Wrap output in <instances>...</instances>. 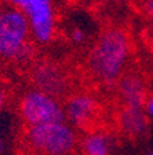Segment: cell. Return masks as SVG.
I'll list each match as a JSON object with an SVG mask.
<instances>
[{"label":"cell","instance_id":"cell-1","mask_svg":"<svg viewBox=\"0 0 153 155\" xmlns=\"http://www.w3.org/2000/svg\"><path fill=\"white\" fill-rule=\"evenodd\" d=\"M132 54L130 35L120 26H109L99 33L90 48L87 69L98 83L113 86L127 72Z\"/></svg>","mask_w":153,"mask_h":155},{"label":"cell","instance_id":"cell-2","mask_svg":"<svg viewBox=\"0 0 153 155\" xmlns=\"http://www.w3.org/2000/svg\"><path fill=\"white\" fill-rule=\"evenodd\" d=\"M35 45L28 19L21 10L0 3V58L24 64L32 60Z\"/></svg>","mask_w":153,"mask_h":155},{"label":"cell","instance_id":"cell-3","mask_svg":"<svg viewBox=\"0 0 153 155\" xmlns=\"http://www.w3.org/2000/svg\"><path fill=\"white\" fill-rule=\"evenodd\" d=\"M30 148L43 155H66L76 145V134L65 122L28 126L25 133Z\"/></svg>","mask_w":153,"mask_h":155},{"label":"cell","instance_id":"cell-4","mask_svg":"<svg viewBox=\"0 0 153 155\" xmlns=\"http://www.w3.org/2000/svg\"><path fill=\"white\" fill-rule=\"evenodd\" d=\"M19 114L28 126L62 123L66 119L64 104L40 90L26 91L19 100Z\"/></svg>","mask_w":153,"mask_h":155},{"label":"cell","instance_id":"cell-5","mask_svg":"<svg viewBox=\"0 0 153 155\" xmlns=\"http://www.w3.org/2000/svg\"><path fill=\"white\" fill-rule=\"evenodd\" d=\"M28 19L30 35L37 45H48L55 35V8L53 0H30L22 10Z\"/></svg>","mask_w":153,"mask_h":155},{"label":"cell","instance_id":"cell-6","mask_svg":"<svg viewBox=\"0 0 153 155\" xmlns=\"http://www.w3.org/2000/svg\"><path fill=\"white\" fill-rule=\"evenodd\" d=\"M33 89L47 93L59 100L68 94L69 90V78L66 72L54 62H39L32 68Z\"/></svg>","mask_w":153,"mask_h":155},{"label":"cell","instance_id":"cell-7","mask_svg":"<svg viewBox=\"0 0 153 155\" xmlns=\"http://www.w3.org/2000/svg\"><path fill=\"white\" fill-rule=\"evenodd\" d=\"M66 119L81 129H87L99 114V104L94 96L88 93H75L68 97L64 105Z\"/></svg>","mask_w":153,"mask_h":155},{"label":"cell","instance_id":"cell-8","mask_svg":"<svg viewBox=\"0 0 153 155\" xmlns=\"http://www.w3.org/2000/svg\"><path fill=\"white\" fill-rule=\"evenodd\" d=\"M119 98L123 103V107L132 108H144L149 93L144 78L135 72L127 71L116 83Z\"/></svg>","mask_w":153,"mask_h":155},{"label":"cell","instance_id":"cell-9","mask_svg":"<svg viewBox=\"0 0 153 155\" xmlns=\"http://www.w3.org/2000/svg\"><path fill=\"white\" fill-rule=\"evenodd\" d=\"M121 130L130 137L144 136L148 130V115L144 108L123 107L119 115Z\"/></svg>","mask_w":153,"mask_h":155},{"label":"cell","instance_id":"cell-10","mask_svg":"<svg viewBox=\"0 0 153 155\" xmlns=\"http://www.w3.org/2000/svg\"><path fill=\"white\" fill-rule=\"evenodd\" d=\"M86 155H109V140L102 133H91L83 140Z\"/></svg>","mask_w":153,"mask_h":155},{"label":"cell","instance_id":"cell-11","mask_svg":"<svg viewBox=\"0 0 153 155\" xmlns=\"http://www.w3.org/2000/svg\"><path fill=\"white\" fill-rule=\"evenodd\" d=\"M86 39H87V35L81 28L75 26V28L72 29V32H70V40H72L75 45H83V43L86 42Z\"/></svg>","mask_w":153,"mask_h":155},{"label":"cell","instance_id":"cell-12","mask_svg":"<svg viewBox=\"0 0 153 155\" xmlns=\"http://www.w3.org/2000/svg\"><path fill=\"white\" fill-rule=\"evenodd\" d=\"M141 10L150 19L153 18V0H141Z\"/></svg>","mask_w":153,"mask_h":155},{"label":"cell","instance_id":"cell-13","mask_svg":"<svg viewBox=\"0 0 153 155\" xmlns=\"http://www.w3.org/2000/svg\"><path fill=\"white\" fill-rule=\"evenodd\" d=\"M29 2H30V0H3V3L10 4V6H13V7H15V8L21 10V11L25 8V6L29 3Z\"/></svg>","mask_w":153,"mask_h":155},{"label":"cell","instance_id":"cell-14","mask_svg":"<svg viewBox=\"0 0 153 155\" xmlns=\"http://www.w3.org/2000/svg\"><path fill=\"white\" fill-rule=\"evenodd\" d=\"M7 97H8V94H7V90L6 87H4V84L0 82V111L3 110V107L6 105L7 103Z\"/></svg>","mask_w":153,"mask_h":155},{"label":"cell","instance_id":"cell-15","mask_svg":"<svg viewBox=\"0 0 153 155\" xmlns=\"http://www.w3.org/2000/svg\"><path fill=\"white\" fill-rule=\"evenodd\" d=\"M145 112H146V115L152 116L153 118V94H150L149 97H148L146 103H145Z\"/></svg>","mask_w":153,"mask_h":155},{"label":"cell","instance_id":"cell-16","mask_svg":"<svg viewBox=\"0 0 153 155\" xmlns=\"http://www.w3.org/2000/svg\"><path fill=\"white\" fill-rule=\"evenodd\" d=\"M148 35H149V40L153 45V18L150 19V25H149V31H148Z\"/></svg>","mask_w":153,"mask_h":155},{"label":"cell","instance_id":"cell-17","mask_svg":"<svg viewBox=\"0 0 153 155\" xmlns=\"http://www.w3.org/2000/svg\"><path fill=\"white\" fill-rule=\"evenodd\" d=\"M113 2H117V3H123V2H126V0H113Z\"/></svg>","mask_w":153,"mask_h":155},{"label":"cell","instance_id":"cell-18","mask_svg":"<svg viewBox=\"0 0 153 155\" xmlns=\"http://www.w3.org/2000/svg\"><path fill=\"white\" fill-rule=\"evenodd\" d=\"M152 82H153V75H152Z\"/></svg>","mask_w":153,"mask_h":155},{"label":"cell","instance_id":"cell-19","mask_svg":"<svg viewBox=\"0 0 153 155\" xmlns=\"http://www.w3.org/2000/svg\"><path fill=\"white\" fill-rule=\"evenodd\" d=\"M150 155H153V152H150Z\"/></svg>","mask_w":153,"mask_h":155},{"label":"cell","instance_id":"cell-20","mask_svg":"<svg viewBox=\"0 0 153 155\" xmlns=\"http://www.w3.org/2000/svg\"><path fill=\"white\" fill-rule=\"evenodd\" d=\"M0 148H2V144H0Z\"/></svg>","mask_w":153,"mask_h":155}]
</instances>
